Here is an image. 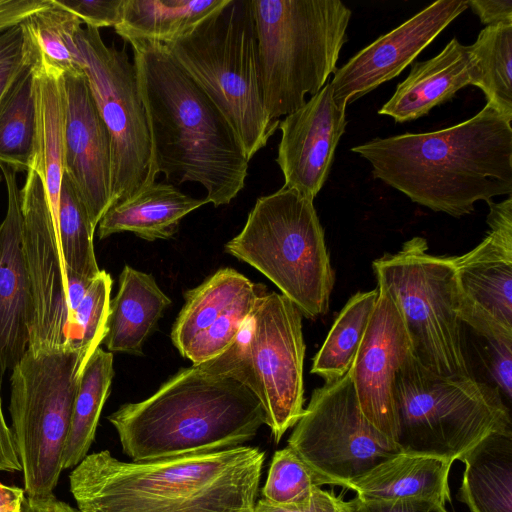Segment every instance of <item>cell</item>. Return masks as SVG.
Returning <instances> with one entry per match:
<instances>
[{
	"label": "cell",
	"instance_id": "obj_1",
	"mask_svg": "<svg viewBox=\"0 0 512 512\" xmlns=\"http://www.w3.org/2000/svg\"><path fill=\"white\" fill-rule=\"evenodd\" d=\"M351 150L371 164L374 178L453 217L512 193L511 121L487 103L454 126L374 138Z\"/></svg>",
	"mask_w": 512,
	"mask_h": 512
},
{
	"label": "cell",
	"instance_id": "obj_2",
	"mask_svg": "<svg viewBox=\"0 0 512 512\" xmlns=\"http://www.w3.org/2000/svg\"><path fill=\"white\" fill-rule=\"evenodd\" d=\"M265 452L238 446L153 461L88 454L69 474L78 512H253Z\"/></svg>",
	"mask_w": 512,
	"mask_h": 512
},
{
	"label": "cell",
	"instance_id": "obj_3",
	"mask_svg": "<svg viewBox=\"0 0 512 512\" xmlns=\"http://www.w3.org/2000/svg\"><path fill=\"white\" fill-rule=\"evenodd\" d=\"M130 45L156 174L202 185L206 203L215 207L229 204L244 188L249 163L235 131L165 45Z\"/></svg>",
	"mask_w": 512,
	"mask_h": 512
},
{
	"label": "cell",
	"instance_id": "obj_4",
	"mask_svg": "<svg viewBox=\"0 0 512 512\" xmlns=\"http://www.w3.org/2000/svg\"><path fill=\"white\" fill-rule=\"evenodd\" d=\"M107 419L132 461H153L242 446L265 424V412L239 381L192 365Z\"/></svg>",
	"mask_w": 512,
	"mask_h": 512
},
{
	"label": "cell",
	"instance_id": "obj_5",
	"mask_svg": "<svg viewBox=\"0 0 512 512\" xmlns=\"http://www.w3.org/2000/svg\"><path fill=\"white\" fill-rule=\"evenodd\" d=\"M263 101L279 120L335 73L351 10L340 0H250Z\"/></svg>",
	"mask_w": 512,
	"mask_h": 512
},
{
	"label": "cell",
	"instance_id": "obj_6",
	"mask_svg": "<svg viewBox=\"0 0 512 512\" xmlns=\"http://www.w3.org/2000/svg\"><path fill=\"white\" fill-rule=\"evenodd\" d=\"M165 47L225 116L250 161L280 122L263 101L251 1L229 0Z\"/></svg>",
	"mask_w": 512,
	"mask_h": 512
},
{
	"label": "cell",
	"instance_id": "obj_7",
	"mask_svg": "<svg viewBox=\"0 0 512 512\" xmlns=\"http://www.w3.org/2000/svg\"><path fill=\"white\" fill-rule=\"evenodd\" d=\"M225 251L260 271L302 316L329 310L335 274L312 199L286 187L259 197Z\"/></svg>",
	"mask_w": 512,
	"mask_h": 512
},
{
	"label": "cell",
	"instance_id": "obj_8",
	"mask_svg": "<svg viewBox=\"0 0 512 512\" xmlns=\"http://www.w3.org/2000/svg\"><path fill=\"white\" fill-rule=\"evenodd\" d=\"M393 394L402 452L459 460L487 435L512 429L510 410L494 385L438 376L412 352L397 371Z\"/></svg>",
	"mask_w": 512,
	"mask_h": 512
},
{
	"label": "cell",
	"instance_id": "obj_9",
	"mask_svg": "<svg viewBox=\"0 0 512 512\" xmlns=\"http://www.w3.org/2000/svg\"><path fill=\"white\" fill-rule=\"evenodd\" d=\"M88 360L76 348H28L11 369V432L28 497L54 494L74 401Z\"/></svg>",
	"mask_w": 512,
	"mask_h": 512
},
{
	"label": "cell",
	"instance_id": "obj_10",
	"mask_svg": "<svg viewBox=\"0 0 512 512\" xmlns=\"http://www.w3.org/2000/svg\"><path fill=\"white\" fill-rule=\"evenodd\" d=\"M372 267L378 286L402 315L415 358L441 377H475L458 314L451 257L428 253L426 239L416 236L396 253L375 259Z\"/></svg>",
	"mask_w": 512,
	"mask_h": 512
},
{
	"label": "cell",
	"instance_id": "obj_11",
	"mask_svg": "<svg viewBox=\"0 0 512 512\" xmlns=\"http://www.w3.org/2000/svg\"><path fill=\"white\" fill-rule=\"evenodd\" d=\"M304 357L302 314L281 293L267 292L235 341L198 366L245 385L278 443L304 411Z\"/></svg>",
	"mask_w": 512,
	"mask_h": 512
},
{
	"label": "cell",
	"instance_id": "obj_12",
	"mask_svg": "<svg viewBox=\"0 0 512 512\" xmlns=\"http://www.w3.org/2000/svg\"><path fill=\"white\" fill-rule=\"evenodd\" d=\"M76 42L91 94L109 132L112 205L156 181L153 149L137 71L125 48L108 46L98 29L81 27Z\"/></svg>",
	"mask_w": 512,
	"mask_h": 512
},
{
	"label": "cell",
	"instance_id": "obj_13",
	"mask_svg": "<svg viewBox=\"0 0 512 512\" xmlns=\"http://www.w3.org/2000/svg\"><path fill=\"white\" fill-rule=\"evenodd\" d=\"M288 447L322 485L346 488L402 452L363 415L349 372L313 391L288 438Z\"/></svg>",
	"mask_w": 512,
	"mask_h": 512
},
{
	"label": "cell",
	"instance_id": "obj_14",
	"mask_svg": "<svg viewBox=\"0 0 512 512\" xmlns=\"http://www.w3.org/2000/svg\"><path fill=\"white\" fill-rule=\"evenodd\" d=\"M20 207L33 304L28 348L73 347L74 313L92 280L67 267L43 183L33 170L20 189Z\"/></svg>",
	"mask_w": 512,
	"mask_h": 512
},
{
	"label": "cell",
	"instance_id": "obj_15",
	"mask_svg": "<svg viewBox=\"0 0 512 512\" xmlns=\"http://www.w3.org/2000/svg\"><path fill=\"white\" fill-rule=\"evenodd\" d=\"M485 238L452 256L458 314L481 338L512 346V197L488 201Z\"/></svg>",
	"mask_w": 512,
	"mask_h": 512
},
{
	"label": "cell",
	"instance_id": "obj_16",
	"mask_svg": "<svg viewBox=\"0 0 512 512\" xmlns=\"http://www.w3.org/2000/svg\"><path fill=\"white\" fill-rule=\"evenodd\" d=\"M267 293L232 268H222L187 291L185 303L171 329L179 353L200 365L223 353L237 338Z\"/></svg>",
	"mask_w": 512,
	"mask_h": 512
},
{
	"label": "cell",
	"instance_id": "obj_17",
	"mask_svg": "<svg viewBox=\"0 0 512 512\" xmlns=\"http://www.w3.org/2000/svg\"><path fill=\"white\" fill-rule=\"evenodd\" d=\"M377 287V302L349 373L365 418L396 443L394 381L412 347L397 305Z\"/></svg>",
	"mask_w": 512,
	"mask_h": 512
},
{
	"label": "cell",
	"instance_id": "obj_18",
	"mask_svg": "<svg viewBox=\"0 0 512 512\" xmlns=\"http://www.w3.org/2000/svg\"><path fill=\"white\" fill-rule=\"evenodd\" d=\"M467 8L466 0H438L360 50L334 73L336 103L346 107L398 76Z\"/></svg>",
	"mask_w": 512,
	"mask_h": 512
},
{
	"label": "cell",
	"instance_id": "obj_19",
	"mask_svg": "<svg viewBox=\"0 0 512 512\" xmlns=\"http://www.w3.org/2000/svg\"><path fill=\"white\" fill-rule=\"evenodd\" d=\"M64 89V174L73 183L96 229L112 205L110 136L85 74L64 76Z\"/></svg>",
	"mask_w": 512,
	"mask_h": 512
},
{
	"label": "cell",
	"instance_id": "obj_20",
	"mask_svg": "<svg viewBox=\"0 0 512 512\" xmlns=\"http://www.w3.org/2000/svg\"><path fill=\"white\" fill-rule=\"evenodd\" d=\"M346 124V107L334 100L330 82L286 115L278 126L281 139L276 158L283 187L314 200L329 176Z\"/></svg>",
	"mask_w": 512,
	"mask_h": 512
},
{
	"label": "cell",
	"instance_id": "obj_21",
	"mask_svg": "<svg viewBox=\"0 0 512 512\" xmlns=\"http://www.w3.org/2000/svg\"><path fill=\"white\" fill-rule=\"evenodd\" d=\"M7 210L0 223V369H12L29 347L32 292L23 242L20 189L16 172L0 165Z\"/></svg>",
	"mask_w": 512,
	"mask_h": 512
},
{
	"label": "cell",
	"instance_id": "obj_22",
	"mask_svg": "<svg viewBox=\"0 0 512 512\" xmlns=\"http://www.w3.org/2000/svg\"><path fill=\"white\" fill-rule=\"evenodd\" d=\"M475 83L476 68L469 46L453 38L433 58L413 62L409 75L378 113L399 123L413 121Z\"/></svg>",
	"mask_w": 512,
	"mask_h": 512
},
{
	"label": "cell",
	"instance_id": "obj_23",
	"mask_svg": "<svg viewBox=\"0 0 512 512\" xmlns=\"http://www.w3.org/2000/svg\"><path fill=\"white\" fill-rule=\"evenodd\" d=\"M30 67L33 72L35 131L29 170H33L40 177L57 225L60 188L64 174V75L42 64Z\"/></svg>",
	"mask_w": 512,
	"mask_h": 512
},
{
	"label": "cell",
	"instance_id": "obj_24",
	"mask_svg": "<svg viewBox=\"0 0 512 512\" xmlns=\"http://www.w3.org/2000/svg\"><path fill=\"white\" fill-rule=\"evenodd\" d=\"M204 204L205 199L155 181L111 205L97 225V234L99 239L120 232H132L147 241L170 239L178 232L181 220Z\"/></svg>",
	"mask_w": 512,
	"mask_h": 512
},
{
	"label": "cell",
	"instance_id": "obj_25",
	"mask_svg": "<svg viewBox=\"0 0 512 512\" xmlns=\"http://www.w3.org/2000/svg\"><path fill=\"white\" fill-rule=\"evenodd\" d=\"M453 461L428 454L399 452L353 482L348 489L366 499H420L445 506L450 502Z\"/></svg>",
	"mask_w": 512,
	"mask_h": 512
},
{
	"label": "cell",
	"instance_id": "obj_26",
	"mask_svg": "<svg viewBox=\"0 0 512 512\" xmlns=\"http://www.w3.org/2000/svg\"><path fill=\"white\" fill-rule=\"evenodd\" d=\"M171 299L151 274L125 265L116 296L110 300L107 333L109 352L142 355L143 344L155 330Z\"/></svg>",
	"mask_w": 512,
	"mask_h": 512
},
{
	"label": "cell",
	"instance_id": "obj_27",
	"mask_svg": "<svg viewBox=\"0 0 512 512\" xmlns=\"http://www.w3.org/2000/svg\"><path fill=\"white\" fill-rule=\"evenodd\" d=\"M459 460L465 470L458 499L470 512H512V429L487 435Z\"/></svg>",
	"mask_w": 512,
	"mask_h": 512
},
{
	"label": "cell",
	"instance_id": "obj_28",
	"mask_svg": "<svg viewBox=\"0 0 512 512\" xmlns=\"http://www.w3.org/2000/svg\"><path fill=\"white\" fill-rule=\"evenodd\" d=\"M229 0H123L115 32L128 43H173Z\"/></svg>",
	"mask_w": 512,
	"mask_h": 512
},
{
	"label": "cell",
	"instance_id": "obj_29",
	"mask_svg": "<svg viewBox=\"0 0 512 512\" xmlns=\"http://www.w3.org/2000/svg\"><path fill=\"white\" fill-rule=\"evenodd\" d=\"M82 21L55 0L24 19L23 49L30 66L42 64L67 75L84 74L76 42Z\"/></svg>",
	"mask_w": 512,
	"mask_h": 512
},
{
	"label": "cell",
	"instance_id": "obj_30",
	"mask_svg": "<svg viewBox=\"0 0 512 512\" xmlns=\"http://www.w3.org/2000/svg\"><path fill=\"white\" fill-rule=\"evenodd\" d=\"M113 377L112 352L99 347L81 374L64 447L63 469L74 468L88 455Z\"/></svg>",
	"mask_w": 512,
	"mask_h": 512
},
{
	"label": "cell",
	"instance_id": "obj_31",
	"mask_svg": "<svg viewBox=\"0 0 512 512\" xmlns=\"http://www.w3.org/2000/svg\"><path fill=\"white\" fill-rule=\"evenodd\" d=\"M378 294L377 287L370 291L357 292L349 298L313 359L312 374L330 382L349 372Z\"/></svg>",
	"mask_w": 512,
	"mask_h": 512
},
{
	"label": "cell",
	"instance_id": "obj_32",
	"mask_svg": "<svg viewBox=\"0 0 512 512\" xmlns=\"http://www.w3.org/2000/svg\"><path fill=\"white\" fill-rule=\"evenodd\" d=\"M35 131L33 72L28 65L0 102V165L28 172Z\"/></svg>",
	"mask_w": 512,
	"mask_h": 512
},
{
	"label": "cell",
	"instance_id": "obj_33",
	"mask_svg": "<svg viewBox=\"0 0 512 512\" xmlns=\"http://www.w3.org/2000/svg\"><path fill=\"white\" fill-rule=\"evenodd\" d=\"M469 49L475 86L484 92L488 105L512 122V24L486 26Z\"/></svg>",
	"mask_w": 512,
	"mask_h": 512
},
{
	"label": "cell",
	"instance_id": "obj_34",
	"mask_svg": "<svg viewBox=\"0 0 512 512\" xmlns=\"http://www.w3.org/2000/svg\"><path fill=\"white\" fill-rule=\"evenodd\" d=\"M57 228L67 267L82 277L95 278L101 271L93 244L96 229L73 183L65 174L60 188Z\"/></svg>",
	"mask_w": 512,
	"mask_h": 512
},
{
	"label": "cell",
	"instance_id": "obj_35",
	"mask_svg": "<svg viewBox=\"0 0 512 512\" xmlns=\"http://www.w3.org/2000/svg\"><path fill=\"white\" fill-rule=\"evenodd\" d=\"M322 485L320 479L290 448L277 450L262 488V498L276 505L297 503Z\"/></svg>",
	"mask_w": 512,
	"mask_h": 512
},
{
	"label": "cell",
	"instance_id": "obj_36",
	"mask_svg": "<svg viewBox=\"0 0 512 512\" xmlns=\"http://www.w3.org/2000/svg\"><path fill=\"white\" fill-rule=\"evenodd\" d=\"M112 278L105 270L92 279L74 313L73 347L87 360L103 343L107 333Z\"/></svg>",
	"mask_w": 512,
	"mask_h": 512
},
{
	"label": "cell",
	"instance_id": "obj_37",
	"mask_svg": "<svg viewBox=\"0 0 512 512\" xmlns=\"http://www.w3.org/2000/svg\"><path fill=\"white\" fill-rule=\"evenodd\" d=\"M19 25L0 33V102L28 66Z\"/></svg>",
	"mask_w": 512,
	"mask_h": 512
},
{
	"label": "cell",
	"instance_id": "obj_38",
	"mask_svg": "<svg viewBox=\"0 0 512 512\" xmlns=\"http://www.w3.org/2000/svg\"><path fill=\"white\" fill-rule=\"evenodd\" d=\"M88 27H114L120 19L123 0H55Z\"/></svg>",
	"mask_w": 512,
	"mask_h": 512
},
{
	"label": "cell",
	"instance_id": "obj_39",
	"mask_svg": "<svg viewBox=\"0 0 512 512\" xmlns=\"http://www.w3.org/2000/svg\"><path fill=\"white\" fill-rule=\"evenodd\" d=\"M253 512H344V501L319 487L305 500L287 505H276L261 498L256 501Z\"/></svg>",
	"mask_w": 512,
	"mask_h": 512
},
{
	"label": "cell",
	"instance_id": "obj_40",
	"mask_svg": "<svg viewBox=\"0 0 512 512\" xmlns=\"http://www.w3.org/2000/svg\"><path fill=\"white\" fill-rule=\"evenodd\" d=\"M437 505L420 499H366L344 501V512H434Z\"/></svg>",
	"mask_w": 512,
	"mask_h": 512
},
{
	"label": "cell",
	"instance_id": "obj_41",
	"mask_svg": "<svg viewBox=\"0 0 512 512\" xmlns=\"http://www.w3.org/2000/svg\"><path fill=\"white\" fill-rule=\"evenodd\" d=\"M485 340V339H484ZM488 345V370L494 378V386L502 396L511 401L512 395V346L485 340Z\"/></svg>",
	"mask_w": 512,
	"mask_h": 512
},
{
	"label": "cell",
	"instance_id": "obj_42",
	"mask_svg": "<svg viewBox=\"0 0 512 512\" xmlns=\"http://www.w3.org/2000/svg\"><path fill=\"white\" fill-rule=\"evenodd\" d=\"M51 0H0V33L48 6Z\"/></svg>",
	"mask_w": 512,
	"mask_h": 512
},
{
	"label": "cell",
	"instance_id": "obj_43",
	"mask_svg": "<svg viewBox=\"0 0 512 512\" xmlns=\"http://www.w3.org/2000/svg\"><path fill=\"white\" fill-rule=\"evenodd\" d=\"M466 2L486 26L512 24L511 0H466Z\"/></svg>",
	"mask_w": 512,
	"mask_h": 512
},
{
	"label": "cell",
	"instance_id": "obj_44",
	"mask_svg": "<svg viewBox=\"0 0 512 512\" xmlns=\"http://www.w3.org/2000/svg\"><path fill=\"white\" fill-rule=\"evenodd\" d=\"M21 470L12 432L3 413L0 385V472H21Z\"/></svg>",
	"mask_w": 512,
	"mask_h": 512
},
{
	"label": "cell",
	"instance_id": "obj_45",
	"mask_svg": "<svg viewBox=\"0 0 512 512\" xmlns=\"http://www.w3.org/2000/svg\"><path fill=\"white\" fill-rule=\"evenodd\" d=\"M20 512H78L68 503L61 501L56 496L28 497L26 496Z\"/></svg>",
	"mask_w": 512,
	"mask_h": 512
},
{
	"label": "cell",
	"instance_id": "obj_46",
	"mask_svg": "<svg viewBox=\"0 0 512 512\" xmlns=\"http://www.w3.org/2000/svg\"><path fill=\"white\" fill-rule=\"evenodd\" d=\"M25 497L23 488L0 482V512H20Z\"/></svg>",
	"mask_w": 512,
	"mask_h": 512
},
{
	"label": "cell",
	"instance_id": "obj_47",
	"mask_svg": "<svg viewBox=\"0 0 512 512\" xmlns=\"http://www.w3.org/2000/svg\"><path fill=\"white\" fill-rule=\"evenodd\" d=\"M434 512H447L444 506H437Z\"/></svg>",
	"mask_w": 512,
	"mask_h": 512
},
{
	"label": "cell",
	"instance_id": "obj_48",
	"mask_svg": "<svg viewBox=\"0 0 512 512\" xmlns=\"http://www.w3.org/2000/svg\"><path fill=\"white\" fill-rule=\"evenodd\" d=\"M2 179H3V176H2L1 171H0V182L2 181Z\"/></svg>",
	"mask_w": 512,
	"mask_h": 512
}]
</instances>
